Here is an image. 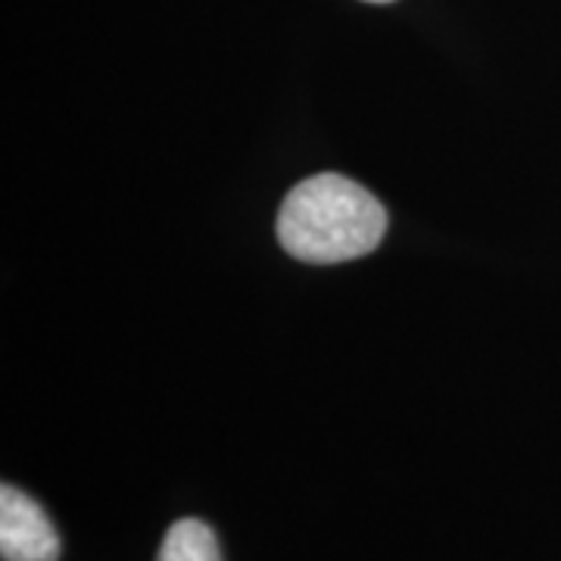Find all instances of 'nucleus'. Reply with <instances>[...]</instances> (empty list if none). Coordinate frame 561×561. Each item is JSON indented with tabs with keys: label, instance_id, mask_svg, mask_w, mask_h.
Segmentation results:
<instances>
[{
	"label": "nucleus",
	"instance_id": "obj_1",
	"mask_svg": "<svg viewBox=\"0 0 561 561\" xmlns=\"http://www.w3.org/2000/svg\"><path fill=\"white\" fill-rule=\"evenodd\" d=\"M387 209L356 181L324 172L300 181L278 213V241L287 256L312 265L359 260L383 241Z\"/></svg>",
	"mask_w": 561,
	"mask_h": 561
},
{
	"label": "nucleus",
	"instance_id": "obj_2",
	"mask_svg": "<svg viewBox=\"0 0 561 561\" xmlns=\"http://www.w3.org/2000/svg\"><path fill=\"white\" fill-rule=\"evenodd\" d=\"M0 556L3 561H60L54 522L13 483L0 486Z\"/></svg>",
	"mask_w": 561,
	"mask_h": 561
},
{
	"label": "nucleus",
	"instance_id": "obj_3",
	"mask_svg": "<svg viewBox=\"0 0 561 561\" xmlns=\"http://www.w3.org/2000/svg\"><path fill=\"white\" fill-rule=\"evenodd\" d=\"M157 561H221L219 540L209 524L184 518L169 527Z\"/></svg>",
	"mask_w": 561,
	"mask_h": 561
},
{
	"label": "nucleus",
	"instance_id": "obj_4",
	"mask_svg": "<svg viewBox=\"0 0 561 561\" xmlns=\"http://www.w3.org/2000/svg\"><path fill=\"white\" fill-rule=\"evenodd\" d=\"M365 3H393V0H365Z\"/></svg>",
	"mask_w": 561,
	"mask_h": 561
}]
</instances>
